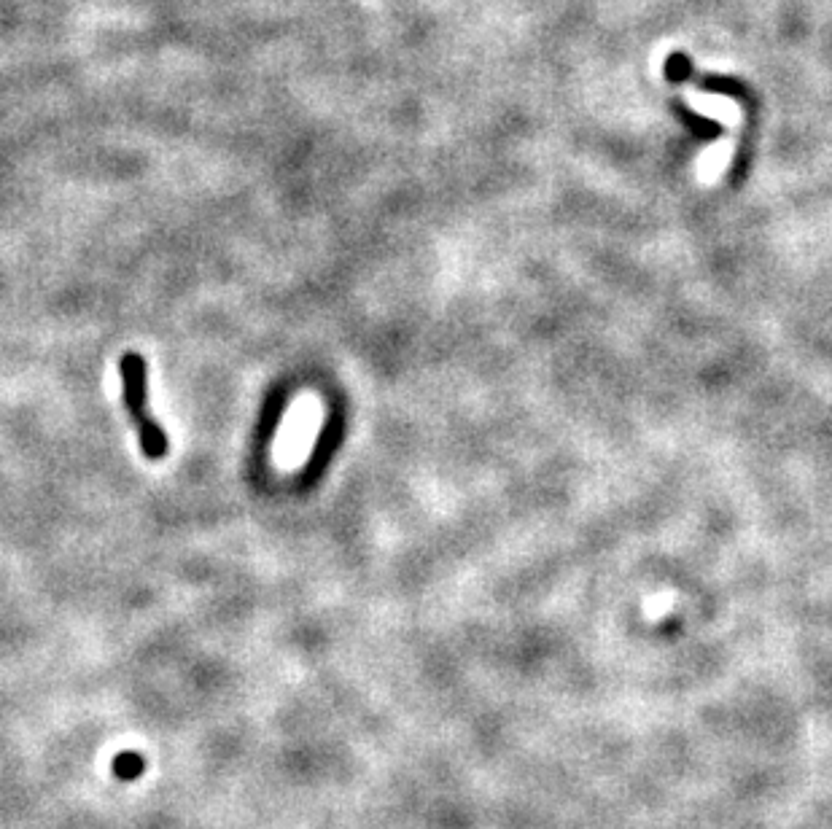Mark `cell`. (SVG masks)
<instances>
[{
	"mask_svg": "<svg viewBox=\"0 0 832 829\" xmlns=\"http://www.w3.org/2000/svg\"><path fill=\"white\" fill-rule=\"evenodd\" d=\"M114 770H116V776L135 778L138 773H143L141 754H119V757H116Z\"/></svg>",
	"mask_w": 832,
	"mask_h": 829,
	"instance_id": "obj_3",
	"label": "cell"
},
{
	"mask_svg": "<svg viewBox=\"0 0 832 829\" xmlns=\"http://www.w3.org/2000/svg\"><path fill=\"white\" fill-rule=\"evenodd\" d=\"M119 380H122V402L130 415L143 455L149 461H162L170 450L165 431L154 418L149 404V364L141 353H124L119 358Z\"/></svg>",
	"mask_w": 832,
	"mask_h": 829,
	"instance_id": "obj_1",
	"label": "cell"
},
{
	"mask_svg": "<svg viewBox=\"0 0 832 829\" xmlns=\"http://www.w3.org/2000/svg\"><path fill=\"white\" fill-rule=\"evenodd\" d=\"M682 97L684 103L692 105L701 116L722 122L730 132L738 130V124H741V105L733 97L711 95V92H701V89L695 87H682Z\"/></svg>",
	"mask_w": 832,
	"mask_h": 829,
	"instance_id": "obj_2",
	"label": "cell"
}]
</instances>
